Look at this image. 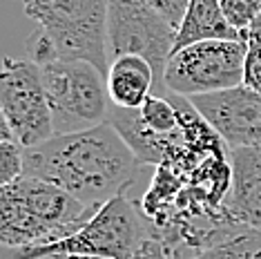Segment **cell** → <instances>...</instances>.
<instances>
[{"label":"cell","mask_w":261,"mask_h":259,"mask_svg":"<svg viewBox=\"0 0 261 259\" xmlns=\"http://www.w3.org/2000/svg\"><path fill=\"white\" fill-rule=\"evenodd\" d=\"M248 40H203L174 51L163 87L183 98L225 92L243 85Z\"/></svg>","instance_id":"6"},{"label":"cell","mask_w":261,"mask_h":259,"mask_svg":"<svg viewBox=\"0 0 261 259\" xmlns=\"http://www.w3.org/2000/svg\"><path fill=\"white\" fill-rule=\"evenodd\" d=\"M230 150L261 148V94L239 85L188 98Z\"/></svg>","instance_id":"9"},{"label":"cell","mask_w":261,"mask_h":259,"mask_svg":"<svg viewBox=\"0 0 261 259\" xmlns=\"http://www.w3.org/2000/svg\"><path fill=\"white\" fill-rule=\"evenodd\" d=\"M243 85L261 94V36H248L246 63H243Z\"/></svg>","instance_id":"17"},{"label":"cell","mask_w":261,"mask_h":259,"mask_svg":"<svg viewBox=\"0 0 261 259\" xmlns=\"http://www.w3.org/2000/svg\"><path fill=\"white\" fill-rule=\"evenodd\" d=\"M225 20L232 25L241 36H250L254 20L259 18L261 0H221Z\"/></svg>","instance_id":"15"},{"label":"cell","mask_w":261,"mask_h":259,"mask_svg":"<svg viewBox=\"0 0 261 259\" xmlns=\"http://www.w3.org/2000/svg\"><path fill=\"white\" fill-rule=\"evenodd\" d=\"M152 237L139 201L127 194L98 208L76 232L40 246L0 248V259H132Z\"/></svg>","instance_id":"3"},{"label":"cell","mask_w":261,"mask_h":259,"mask_svg":"<svg viewBox=\"0 0 261 259\" xmlns=\"http://www.w3.org/2000/svg\"><path fill=\"white\" fill-rule=\"evenodd\" d=\"M25 172V148L16 139H0V186H9Z\"/></svg>","instance_id":"16"},{"label":"cell","mask_w":261,"mask_h":259,"mask_svg":"<svg viewBox=\"0 0 261 259\" xmlns=\"http://www.w3.org/2000/svg\"><path fill=\"white\" fill-rule=\"evenodd\" d=\"M194 259H261V232L243 226Z\"/></svg>","instance_id":"13"},{"label":"cell","mask_w":261,"mask_h":259,"mask_svg":"<svg viewBox=\"0 0 261 259\" xmlns=\"http://www.w3.org/2000/svg\"><path fill=\"white\" fill-rule=\"evenodd\" d=\"M132 259H168V252H165L161 241L150 237V239H145L143 246H141V248L134 252Z\"/></svg>","instance_id":"19"},{"label":"cell","mask_w":261,"mask_h":259,"mask_svg":"<svg viewBox=\"0 0 261 259\" xmlns=\"http://www.w3.org/2000/svg\"><path fill=\"white\" fill-rule=\"evenodd\" d=\"M139 116H141V121H143V125L150 130L152 134H159V137H170V134L181 130L179 110L172 103L168 92L152 94L143 103V108L139 110Z\"/></svg>","instance_id":"14"},{"label":"cell","mask_w":261,"mask_h":259,"mask_svg":"<svg viewBox=\"0 0 261 259\" xmlns=\"http://www.w3.org/2000/svg\"><path fill=\"white\" fill-rule=\"evenodd\" d=\"M230 161L232 188L225 205L241 226L261 232V148L230 150Z\"/></svg>","instance_id":"10"},{"label":"cell","mask_w":261,"mask_h":259,"mask_svg":"<svg viewBox=\"0 0 261 259\" xmlns=\"http://www.w3.org/2000/svg\"><path fill=\"white\" fill-rule=\"evenodd\" d=\"M145 3L150 5L170 27H174L176 32H179V27H181L183 18H186L188 7L192 0H145Z\"/></svg>","instance_id":"18"},{"label":"cell","mask_w":261,"mask_h":259,"mask_svg":"<svg viewBox=\"0 0 261 259\" xmlns=\"http://www.w3.org/2000/svg\"><path fill=\"white\" fill-rule=\"evenodd\" d=\"M176 29L170 27L145 0H110L108 54L110 61L125 54L145 58L156 74L154 94L165 92L163 74L174 51Z\"/></svg>","instance_id":"7"},{"label":"cell","mask_w":261,"mask_h":259,"mask_svg":"<svg viewBox=\"0 0 261 259\" xmlns=\"http://www.w3.org/2000/svg\"><path fill=\"white\" fill-rule=\"evenodd\" d=\"M154 90H156V74L145 58L125 54L110 61L108 96L112 108L141 110Z\"/></svg>","instance_id":"11"},{"label":"cell","mask_w":261,"mask_h":259,"mask_svg":"<svg viewBox=\"0 0 261 259\" xmlns=\"http://www.w3.org/2000/svg\"><path fill=\"white\" fill-rule=\"evenodd\" d=\"M250 36H261V11H259V18L254 20V25L250 29Z\"/></svg>","instance_id":"20"},{"label":"cell","mask_w":261,"mask_h":259,"mask_svg":"<svg viewBox=\"0 0 261 259\" xmlns=\"http://www.w3.org/2000/svg\"><path fill=\"white\" fill-rule=\"evenodd\" d=\"M143 163L112 123L74 134H56L25 150L22 176L61 188L92 210L121 197L139 181Z\"/></svg>","instance_id":"1"},{"label":"cell","mask_w":261,"mask_h":259,"mask_svg":"<svg viewBox=\"0 0 261 259\" xmlns=\"http://www.w3.org/2000/svg\"><path fill=\"white\" fill-rule=\"evenodd\" d=\"M40 67L56 134H74L110 123L108 79L92 63L51 58Z\"/></svg>","instance_id":"5"},{"label":"cell","mask_w":261,"mask_h":259,"mask_svg":"<svg viewBox=\"0 0 261 259\" xmlns=\"http://www.w3.org/2000/svg\"><path fill=\"white\" fill-rule=\"evenodd\" d=\"M94 213L61 188L20 176L0 188V244L5 248L51 244L76 232Z\"/></svg>","instance_id":"2"},{"label":"cell","mask_w":261,"mask_h":259,"mask_svg":"<svg viewBox=\"0 0 261 259\" xmlns=\"http://www.w3.org/2000/svg\"><path fill=\"white\" fill-rule=\"evenodd\" d=\"M22 7L58 56L92 63L108 79L110 0H22Z\"/></svg>","instance_id":"4"},{"label":"cell","mask_w":261,"mask_h":259,"mask_svg":"<svg viewBox=\"0 0 261 259\" xmlns=\"http://www.w3.org/2000/svg\"><path fill=\"white\" fill-rule=\"evenodd\" d=\"M203 40H248L225 20L221 0H192L174 40V51ZM172 51V54H174Z\"/></svg>","instance_id":"12"},{"label":"cell","mask_w":261,"mask_h":259,"mask_svg":"<svg viewBox=\"0 0 261 259\" xmlns=\"http://www.w3.org/2000/svg\"><path fill=\"white\" fill-rule=\"evenodd\" d=\"M0 110H3V121L25 150L36 148L56 137L40 67L29 58L27 61H16L11 56L3 58Z\"/></svg>","instance_id":"8"}]
</instances>
